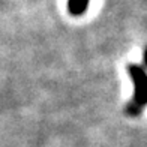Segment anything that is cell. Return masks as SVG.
<instances>
[{
    "label": "cell",
    "instance_id": "2",
    "mask_svg": "<svg viewBox=\"0 0 147 147\" xmlns=\"http://www.w3.org/2000/svg\"><path fill=\"white\" fill-rule=\"evenodd\" d=\"M89 2L90 0H68V11L69 14L74 17H80L83 15L89 8Z\"/></svg>",
    "mask_w": 147,
    "mask_h": 147
},
{
    "label": "cell",
    "instance_id": "1",
    "mask_svg": "<svg viewBox=\"0 0 147 147\" xmlns=\"http://www.w3.org/2000/svg\"><path fill=\"white\" fill-rule=\"evenodd\" d=\"M129 75L134 84V93L131 102L126 105V113L129 116L135 117L143 111L146 105V98H147V77L143 69V66L140 65H129L128 66Z\"/></svg>",
    "mask_w": 147,
    "mask_h": 147
}]
</instances>
